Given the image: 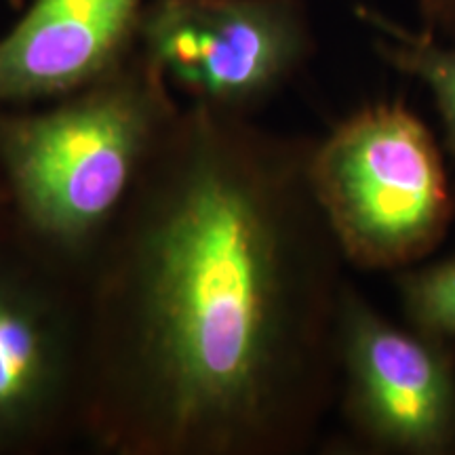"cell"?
Here are the masks:
<instances>
[{
	"instance_id": "6da1fadb",
	"label": "cell",
	"mask_w": 455,
	"mask_h": 455,
	"mask_svg": "<svg viewBox=\"0 0 455 455\" xmlns=\"http://www.w3.org/2000/svg\"><path fill=\"white\" fill-rule=\"evenodd\" d=\"M310 138L188 101L84 272L81 443L298 455L338 396L344 255Z\"/></svg>"
},
{
	"instance_id": "7a4b0ae2",
	"label": "cell",
	"mask_w": 455,
	"mask_h": 455,
	"mask_svg": "<svg viewBox=\"0 0 455 455\" xmlns=\"http://www.w3.org/2000/svg\"><path fill=\"white\" fill-rule=\"evenodd\" d=\"M180 108L140 51L43 110L0 108L11 215L44 251L87 272Z\"/></svg>"
},
{
	"instance_id": "3957f363",
	"label": "cell",
	"mask_w": 455,
	"mask_h": 455,
	"mask_svg": "<svg viewBox=\"0 0 455 455\" xmlns=\"http://www.w3.org/2000/svg\"><path fill=\"white\" fill-rule=\"evenodd\" d=\"M308 180L346 264L361 270L422 264L455 220L441 148L401 100L371 101L312 140Z\"/></svg>"
},
{
	"instance_id": "277c9868",
	"label": "cell",
	"mask_w": 455,
	"mask_h": 455,
	"mask_svg": "<svg viewBox=\"0 0 455 455\" xmlns=\"http://www.w3.org/2000/svg\"><path fill=\"white\" fill-rule=\"evenodd\" d=\"M84 382V272L44 251L0 204V455L81 441Z\"/></svg>"
},
{
	"instance_id": "5b68a950",
	"label": "cell",
	"mask_w": 455,
	"mask_h": 455,
	"mask_svg": "<svg viewBox=\"0 0 455 455\" xmlns=\"http://www.w3.org/2000/svg\"><path fill=\"white\" fill-rule=\"evenodd\" d=\"M138 51L188 101L253 116L306 64L312 30L301 0H150Z\"/></svg>"
},
{
	"instance_id": "8992f818",
	"label": "cell",
	"mask_w": 455,
	"mask_h": 455,
	"mask_svg": "<svg viewBox=\"0 0 455 455\" xmlns=\"http://www.w3.org/2000/svg\"><path fill=\"white\" fill-rule=\"evenodd\" d=\"M341 411L375 453L455 455V344L396 325L346 289L339 325Z\"/></svg>"
},
{
	"instance_id": "52a82bcc",
	"label": "cell",
	"mask_w": 455,
	"mask_h": 455,
	"mask_svg": "<svg viewBox=\"0 0 455 455\" xmlns=\"http://www.w3.org/2000/svg\"><path fill=\"white\" fill-rule=\"evenodd\" d=\"M150 0H32L0 36V108L55 101L101 81L138 51Z\"/></svg>"
},
{
	"instance_id": "ba28073f",
	"label": "cell",
	"mask_w": 455,
	"mask_h": 455,
	"mask_svg": "<svg viewBox=\"0 0 455 455\" xmlns=\"http://www.w3.org/2000/svg\"><path fill=\"white\" fill-rule=\"evenodd\" d=\"M356 15L373 32V47L386 64L428 89L455 155V41L398 24L371 7H356Z\"/></svg>"
},
{
	"instance_id": "9c48e42d",
	"label": "cell",
	"mask_w": 455,
	"mask_h": 455,
	"mask_svg": "<svg viewBox=\"0 0 455 455\" xmlns=\"http://www.w3.org/2000/svg\"><path fill=\"white\" fill-rule=\"evenodd\" d=\"M398 293L409 325L455 344V255L405 272Z\"/></svg>"
},
{
	"instance_id": "30bf717a",
	"label": "cell",
	"mask_w": 455,
	"mask_h": 455,
	"mask_svg": "<svg viewBox=\"0 0 455 455\" xmlns=\"http://www.w3.org/2000/svg\"><path fill=\"white\" fill-rule=\"evenodd\" d=\"M422 28L435 36L455 41V0H418Z\"/></svg>"
},
{
	"instance_id": "8fae6325",
	"label": "cell",
	"mask_w": 455,
	"mask_h": 455,
	"mask_svg": "<svg viewBox=\"0 0 455 455\" xmlns=\"http://www.w3.org/2000/svg\"><path fill=\"white\" fill-rule=\"evenodd\" d=\"M7 203V198H4V192H3V186H0V204Z\"/></svg>"
},
{
	"instance_id": "7c38bea8",
	"label": "cell",
	"mask_w": 455,
	"mask_h": 455,
	"mask_svg": "<svg viewBox=\"0 0 455 455\" xmlns=\"http://www.w3.org/2000/svg\"><path fill=\"white\" fill-rule=\"evenodd\" d=\"M13 3H17V0H13Z\"/></svg>"
}]
</instances>
